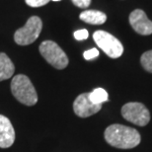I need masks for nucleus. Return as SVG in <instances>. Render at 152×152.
Returning a JSON list of instances; mask_svg holds the SVG:
<instances>
[{
	"mask_svg": "<svg viewBox=\"0 0 152 152\" xmlns=\"http://www.w3.org/2000/svg\"><path fill=\"white\" fill-rule=\"evenodd\" d=\"M105 139L111 146L120 149H130L140 143L141 137L135 129L115 124L105 130Z\"/></svg>",
	"mask_w": 152,
	"mask_h": 152,
	"instance_id": "obj_1",
	"label": "nucleus"
},
{
	"mask_svg": "<svg viewBox=\"0 0 152 152\" xmlns=\"http://www.w3.org/2000/svg\"><path fill=\"white\" fill-rule=\"evenodd\" d=\"M11 92L18 101L26 106H34L38 102V94L28 76L18 74L11 81Z\"/></svg>",
	"mask_w": 152,
	"mask_h": 152,
	"instance_id": "obj_2",
	"label": "nucleus"
},
{
	"mask_svg": "<svg viewBox=\"0 0 152 152\" xmlns=\"http://www.w3.org/2000/svg\"><path fill=\"white\" fill-rule=\"evenodd\" d=\"M42 57L56 69H64L68 65V57L62 48L53 41H45L39 45Z\"/></svg>",
	"mask_w": 152,
	"mask_h": 152,
	"instance_id": "obj_3",
	"label": "nucleus"
},
{
	"mask_svg": "<svg viewBox=\"0 0 152 152\" xmlns=\"http://www.w3.org/2000/svg\"><path fill=\"white\" fill-rule=\"evenodd\" d=\"M42 29V22L38 16L29 18L25 26L18 29L14 34V41L20 45L33 44L39 38Z\"/></svg>",
	"mask_w": 152,
	"mask_h": 152,
	"instance_id": "obj_4",
	"label": "nucleus"
},
{
	"mask_svg": "<svg viewBox=\"0 0 152 152\" xmlns=\"http://www.w3.org/2000/svg\"><path fill=\"white\" fill-rule=\"evenodd\" d=\"M93 39L97 45L111 58H118L124 53V47L118 39L113 35L105 31H96L93 34Z\"/></svg>",
	"mask_w": 152,
	"mask_h": 152,
	"instance_id": "obj_5",
	"label": "nucleus"
},
{
	"mask_svg": "<svg viewBox=\"0 0 152 152\" xmlns=\"http://www.w3.org/2000/svg\"><path fill=\"white\" fill-rule=\"evenodd\" d=\"M121 115L126 121L139 126H144L149 123L150 114L143 104L137 102H130L121 108Z\"/></svg>",
	"mask_w": 152,
	"mask_h": 152,
	"instance_id": "obj_6",
	"label": "nucleus"
},
{
	"mask_svg": "<svg viewBox=\"0 0 152 152\" xmlns=\"http://www.w3.org/2000/svg\"><path fill=\"white\" fill-rule=\"evenodd\" d=\"M102 105L94 104L90 101L89 93L80 94L73 103L74 113L80 118H88L101 110Z\"/></svg>",
	"mask_w": 152,
	"mask_h": 152,
	"instance_id": "obj_7",
	"label": "nucleus"
},
{
	"mask_svg": "<svg viewBox=\"0 0 152 152\" xmlns=\"http://www.w3.org/2000/svg\"><path fill=\"white\" fill-rule=\"evenodd\" d=\"M129 23L136 33L143 36L152 34V22L148 19L143 10L136 9L129 15Z\"/></svg>",
	"mask_w": 152,
	"mask_h": 152,
	"instance_id": "obj_8",
	"label": "nucleus"
},
{
	"mask_svg": "<svg viewBox=\"0 0 152 152\" xmlns=\"http://www.w3.org/2000/svg\"><path fill=\"white\" fill-rule=\"evenodd\" d=\"M15 141V129L5 115H0V147L8 148Z\"/></svg>",
	"mask_w": 152,
	"mask_h": 152,
	"instance_id": "obj_9",
	"label": "nucleus"
},
{
	"mask_svg": "<svg viewBox=\"0 0 152 152\" xmlns=\"http://www.w3.org/2000/svg\"><path fill=\"white\" fill-rule=\"evenodd\" d=\"M79 18L85 23L91 25H102L107 20V16L105 13L97 10H85L80 14Z\"/></svg>",
	"mask_w": 152,
	"mask_h": 152,
	"instance_id": "obj_10",
	"label": "nucleus"
},
{
	"mask_svg": "<svg viewBox=\"0 0 152 152\" xmlns=\"http://www.w3.org/2000/svg\"><path fill=\"white\" fill-rule=\"evenodd\" d=\"M15 72V66L12 60L4 53H0V81L11 78Z\"/></svg>",
	"mask_w": 152,
	"mask_h": 152,
	"instance_id": "obj_11",
	"label": "nucleus"
},
{
	"mask_svg": "<svg viewBox=\"0 0 152 152\" xmlns=\"http://www.w3.org/2000/svg\"><path fill=\"white\" fill-rule=\"evenodd\" d=\"M89 99L94 104L102 105L103 103L108 101L109 96L107 91L104 90L103 88H96L91 93H89Z\"/></svg>",
	"mask_w": 152,
	"mask_h": 152,
	"instance_id": "obj_12",
	"label": "nucleus"
},
{
	"mask_svg": "<svg viewBox=\"0 0 152 152\" xmlns=\"http://www.w3.org/2000/svg\"><path fill=\"white\" fill-rule=\"evenodd\" d=\"M140 62L145 70L152 73V50H148L142 54L141 58H140Z\"/></svg>",
	"mask_w": 152,
	"mask_h": 152,
	"instance_id": "obj_13",
	"label": "nucleus"
},
{
	"mask_svg": "<svg viewBox=\"0 0 152 152\" xmlns=\"http://www.w3.org/2000/svg\"><path fill=\"white\" fill-rule=\"evenodd\" d=\"M25 1L31 7H41V6L47 5L51 0H25Z\"/></svg>",
	"mask_w": 152,
	"mask_h": 152,
	"instance_id": "obj_14",
	"label": "nucleus"
},
{
	"mask_svg": "<svg viewBox=\"0 0 152 152\" xmlns=\"http://www.w3.org/2000/svg\"><path fill=\"white\" fill-rule=\"evenodd\" d=\"M83 56H84V58L87 60L96 58V57L99 56V50H97V48H91V50L85 51L83 53Z\"/></svg>",
	"mask_w": 152,
	"mask_h": 152,
	"instance_id": "obj_15",
	"label": "nucleus"
},
{
	"mask_svg": "<svg viewBox=\"0 0 152 152\" xmlns=\"http://www.w3.org/2000/svg\"><path fill=\"white\" fill-rule=\"evenodd\" d=\"M89 36V33H88L87 30L82 29V30H78V31L74 32V38L78 41H83V39H86Z\"/></svg>",
	"mask_w": 152,
	"mask_h": 152,
	"instance_id": "obj_16",
	"label": "nucleus"
},
{
	"mask_svg": "<svg viewBox=\"0 0 152 152\" xmlns=\"http://www.w3.org/2000/svg\"><path fill=\"white\" fill-rule=\"evenodd\" d=\"M71 1L79 8H87L91 4V0H71Z\"/></svg>",
	"mask_w": 152,
	"mask_h": 152,
	"instance_id": "obj_17",
	"label": "nucleus"
},
{
	"mask_svg": "<svg viewBox=\"0 0 152 152\" xmlns=\"http://www.w3.org/2000/svg\"><path fill=\"white\" fill-rule=\"evenodd\" d=\"M51 1H60V0H51Z\"/></svg>",
	"mask_w": 152,
	"mask_h": 152,
	"instance_id": "obj_18",
	"label": "nucleus"
}]
</instances>
